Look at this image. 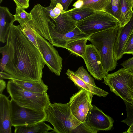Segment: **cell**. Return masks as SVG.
Listing matches in <instances>:
<instances>
[{
	"label": "cell",
	"mask_w": 133,
	"mask_h": 133,
	"mask_svg": "<svg viewBox=\"0 0 133 133\" xmlns=\"http://www.w3.org/2000/svg\"><path fill=\"white\" fill-rule=\"evenodd\" d=\"M133 32V11L132 17L129 21L124 26L119 28L114 51V58L116 61L123 57L126 44Z\"/></svg>",
	"instance_id": "obj_14"
},
{
	"label": "cell",
	"mask_w": 133,
	"mask_h": 133,
	"mask_svg": "<svg viewBox=\"0 0 133 133\" xmlns=\"http://www.w3.org/2000/svg\"><path fill=\"white\" fill-rule=\"evenodd\" d=\"M20 26L13 23L9 29L6 44L9 47L10 59L4 71L19 80L41 82L45 65L44 58L22 31Z\"/></svg>",
	"instance_id": "obj_1"
},
{
	"label": "cell",
	"mask_w": 133,
	"mask_h": 133,
	"mask_svg": "<svg viewBox=\"0 0 133 133\" xmlns=\"http://www.w3.org/2000/svg\"><path fill=\"white\" fill-rule=\"evenodd\" d=\"M16 5H18L24 9L28 8L29 6L30 0H13Z\"/></svg>",
	"instance_id": "obj_33"
},
{
	"label": "cell",
	"mask_w": 133,
	"mask_h": 133,
	"mask_svg": "<svg viewBox=\"0 0 133 133\" xmlns=\"http://www.w3.org/2000/svg\"><path fill=\"white\" fill-rule=\"evenodd\" d=\"M124 54L133 55V32L128 40L125 46Z\"/></svg>",
	"instance_id": "obj_30"
},
{
	"label": "cell",
	"mask_w": 133,
	"mask_h": 133,
	"mask_svg": "<svg viewBox=\"0 0 133 133\" xmlns=\"http://www.w3.org/2000/svg\"><path fill=\"white\" fill-rule=\"evenodd\" d=\"M82 7L87 8L95 11H105L111 0H82Z\"/></svg>",
	"instance_id": "obj_23"
},
{
	"label": "cell",
	"mask_w": 133,
	"mask_h": 133,
	"mask_svg": "<svg viewBox=\"0 0 133 133\" xmlns=\"http://www.w3.org/2000/svg\"><path fill=\"white\" fill-rule=\"evenodd\" d=\"M15 133H47L49 130H53L49 124L44 122L29 125L15 126Z\"/></svg>",
	"instance_id": "obj_19"
},
{
	"label": "cell",
	"mask_w": 133,
	"mask_h": 133,
	"mask_svg": "<svg viewBox=\"0 0 133 133\" xmlns=\"http://www.w3.org/2000/svg\"><path fill=\"white\" fill-rule=\"evenodd\" d=\"M96 11L89 8L81 7L76 8L66 11L74 20L77 22L93 14Z\"/></svg>",
	"instance_id": "obj_22"
},
{
	"label": "cell",
	"mask_w": 133,
	"mask_h": 133,
	"mask_svg": "<svg viewBox=\"0 0 133 133\" xmlns=\"http://www.w3.org/2000/svg\"><path fill=\"white\" fill-rule=\"evenodd\" d=\"M90 92L82 89L73 94L68 102L71 115L81 123L85 122L87 114L92 108Z\"/></svg>",
	"instance_id": "obj_9"
},
{
	"label": "cell",
	"mask_w": 133,
	"mask_h": 133,
	"mask_svg": "<svg viewBox=\"0 0 133 133\" xmlns=\"http://www.w3.org/2000/svg\"><path fill=\"white\" fill-rule=\"evenodd\" d=\"M119 26L112 28L90 35L88 40L99 52L104 68L108 73L117 65L114 55V44Z\"/></svg>",
	"instance_id": "obj_3"
},
{
	"label": "cell",
	"mask_w": 133,
	"mask_h": 133,
	"mask_svg": "<svg viewBox=\"0 0 133 133\" xmlns=\"http://www.w3.org/2000/svg\"><path fill=\"white\" fill-rule=\"evenodd\" d=\"M6 87L5 82L3 79H0V94H2Z\"/></svg>",
	"instance_id": "obj_36"
},
{
	"label": "cell",
	"mask_w": 133,
	"mask_h": 133,
	"mask_svg": "<svg viewBox=\"0 0 133 133\" xmlns=\"http://www.w3.org/2000/svg\"><path fill=\"white\" fill-rule=\"evenodd\" d=\"M28 23L31 26L35 34L39 51L45 64L52 72L59 76L63 68L62 58L54 46Z\"/></svg>",
	"instance_id": "obj_8"
},
{
	"label": "cell",
	"mask_w": 133,
	"mask_h": 133,
	"mask_svg": "<svg viewBox=\"0 0 133 133\" xmlns=\"http://www.w3.org/2000/svg\"><path fill=\"white\" fill-rule=\"evenodd\" d=\"M10 100L5 95L0 94V133H11Z\"/></svg>",
	"instance_id": "obj_15"
},
{
	"label": "cell",
	"mask_w": 133,
	"mask_h": 133,
	"mask_svg": "<svg viewBox=\"0 0 133 133\" xmlns=\"http://www.w3.org/2000/svg\"><path fill=\"white\" fill-rule=\"evenodd\" d=\"M45 10L50 17L52 19L57 18L61 14L65 12L62 6L57 3L54 6L50 5L45 7Z\"/></svg>",
	"instance_id": "obj_28"
},
{
	"label": "cell",
	"mask_w": 133,
	"mask_h": 133,
	"mask_svg": "<svg viewBox=\"0 0 133 133\" xmlns=\"http://www.w3.org/2000/svg\"><path fill=\"white\" fill-rule=\"evenodd\" d=\"M126 107L127 117L121 122L125 123L129 126L133 124V106L130 103L124 101Z\"/></svg>",
	"instance_id": "obj_29"
},
{
	"label": "cell",
	"mask_w": 133,
	"mask_h": 133,
	"mask_svg": "<svg viewBox=\"0 0 133 133\" xmlns=\"http://www.w3.org/2000/svg\"><path fill=\"white\" fill-rule=\"evenodd\" d=\"M0 53L2 56L0 60V72H2L4 71L10 59L9 50L7 44H6L4 46L0 47Z\"/></svg>",
	"instance_id": "obj_27"
},
{
	"label": "cell",
	"mask_w": 133,
	"mask_h": 133,
	"mask_svg": "<svg viewBox=\"0 0 133 133\" xmlns=\"http://www.w3.org/2000/svg\"><path fill=\"white\" fill-rule=\"evenodd\" d=\"M128 85L129 94L132 101V103L131 104L133 106V72H132V76Z\"/></svg>",
	"instance_id": "obj_34"
},
{
	"label": "cell",
	"mask_w": 133,
	"mask_h": 133,
	"mask_svg": "<svg viewBox=\"0 0 133 133\" xmlns=\"http://www.w3.org/2000/svg\"><path fill=\"white\" fill-rule=\"evenodd\" d=\"M121 15L119 27L125 25L131 18L133 10L131 0H120Z\"/></svg>",
	"instance_id": "obj_21"
},
{
	"label": "cell",
	"mask_w": 133,
	"mask_h": 133,
	"mask_svg": "<svg viewBox=\"0 0 133 133\" xmlns=\"http://www.w3.org/2000/svg\"><path fill=\"white\" fill-rule=\"evenodd\" d=\"M6 89L11 99L22 107L44 111L51 103L46 92L40 94L26 90L11 80L7 83Z\"/></svg>",
	"instance_id": "obj_4"
},
{
	"label": "cell",
	"mask_w": 133,
	"mask_h": 133,
	"mask_svg": "<svg viewBox=\"0 0 133 133\" xmlns=\"http://www.w3.org/2000/svg\"><path fill=\"white\" fill-rule=\"evenodd\" d=\"M92 106L87 115L85 123L97 132L99 130H111L114 123L113 119L96 106Z\"/></svg>",
	"instance_id": "obj_12"
},
{
	"label": "cell",
	"mask_w": 133,
	"mask_h": 133,
	"mask_svg": "<svg viewBox=\"0 0 133 133\" xmlns=\"http://www.w3.org/2000/svg\"><path fill=\"white\" fill-rule=\"evenodd\" d=\"M105 11L116 18L120 21L121 15L120 0H111Z\"/></svg>",
	"instance_id": "obj_26"
},
{
	"label": "cell",
	"mask_w": 133,
	"mask_h": 133,
	"mask_svg": "<svg viewBox=\"0 0 133 133\" xmlns=\"http://www.w3.org/2000/svg\"><path fill=\"white\" fill-rule=\"evenodd\" d=\"M24 8L16 5L15 14L14 15L15 21H17L21 25L28 23L32 19V16L30 13L27 12Z\"/></svg>",
	"instance_id": "obj_24"
},
{
	"label": "cell",
	"mask_w": 133,
	"mask_h": 133,
	"mask_svg": "<svg viewBox=\"0 0 133 133\" xmlns=\"http://www.w3.org/2000/svg\"><path fill=\"white\" fill-rule=\"evenodd\" d=\"M121 65L123 68L133 72V57L123 62Z\"/></svg>",
	"instance_id": "obj_32"
},
{
	"label": "cell",
	"mask_w": 133,
	"mask_h": 133,
	"mask_svg": "<svg viewBox=\"0 0 133 133\" xmlns=\"http://www.w3.org/2000/svg\"><path fill=\"white\" fill-rule=\"evenodd\" d=\"M73 0H51L50 5L54 6L57 3L60 4L63 6L64 10L67 11L69 5Z\"/></svg>",
	"instance_id": "obj_31"
},
{
	"label": "cell",
	"mask_w": 133,
	"mask_h": 133,
	"mask_svg": "<svg viewBox=\"0 0 133 133\" xmlns=\"http://www.w3.org/2000/svg\"><path fill=\"white\" fill-rule=\"evenodd\" d=\"M23 89L31 92L43 94L46 92L48 86L42 80L40 82L23 81L12 78L11 79Z\"/></svg>",
	"instance_id": "obj_18"
},
{
	"label": "cell",
	"mask_w": 133,
	"mask_h": 133,
	"mask_svg": "<svg viewBox=\"0 0 133 133\" xmlns=\"http://www.w3.org/2000/svg\"><path fill=\"white\" fill-rule=\"evenodd\" d=\"M132 74L130 70L121 68L113 73H108L103 78V83L108 86L111 91L116 95L131 104L128 84Z\"/></svg>",
	"instance_id": "obj_6"
},
{
	"label": "cell",
	"mask_w": 133,
	"mask_h": 133,
	"mask_svg": "<svg viewBox=\"0 0 133 133\" xmlns=\"http://www.w3.org/2000/svg\"><path fill=\"white\" fill-rule=\"evenodd\" d=\"M20 25V28L22 31L40 52L36 36L31 26L28 23H24Z\"/></svg>",
	"instance_id": "obj_25"
},
{
	"label": "cell",
	"mask_w": 133,
	"mask_h": 133,
	"mask_svg": "<svg viewBox=\"0 0 133 133\" xmlns=\"http://www.w3.org/2000/svg\"><path fill=\"white\" fill-rule=\"evenodd\" d=\"M49 29L52 44L57 47L65 48L66 45L73 41L84 38H88L89 36L82 32L77 26L72 30L64 34L56 32L52 25L51 18L49 22Z\"/></svg>",
	"instance_id": "obj_13"
},
{
	"label": "cell",
	"mask_w": 133,
	"mask_h": 133,
	"mask_svg": "<svg viewBox=\"0 0 133 133\" xmlns=\"http://www.w3.org/2000/svg\"><path fill=\"white\" fill-rule=\"evenodd\" d=\"M130 127L127 130V131L125 132H130L131 131V132H133V124L129 126Z\"/></svg>",
	"instance_id": "obj_38"
},
{
	"label": "cell",
	"mask_w": 133,
	"mask_h": 133,
	"mask_svg": "<svg viewBox=\"0 0 133 133\" xmlns=\"http://www.w3.org/2000/svg\"><path fill=\"white\" fill-rule=\"evenodd\" d=\"M30 13L32 15V19L28 23L39 34L52 44L49 26L50 17L46 12L45 7L38 4L34 6Z\"/></svg>",
	"instance_id": "obj_11"
},
{
	"label": "cell",
	"mask_w": 133,
	"mask_h": 133,
	"mask_svg": "<svg viewBox=\"0 0 133 133\" xmlns=\"http://www.w3.org/2000/svg\"><path fill=\"white\" fill-rule=\"evenodd\" d=\"M14 15L6 7L0 6V41L3 43L6 41L9 28L15 21Z\"/></svg>",
	"instance_id": "obj_17"
},
{
	"label": "cell",
	"mask_w": 133,
	"mask_h": 133,
	"mask_svg": "<svg viewBox=\"0 0 133 133\" xmlns=\"http://www.w3.org/2000/svg\"><path fill=\"white\" fill-rule=\"evenodd\" d=\"M52 25L57 32L64 34L74 30L77 26V22L72 19L66 11L55 19H52Z\"/></svg>",
	"instance_id": "obj_16"
},
{
	"label": "cell",
	"mask_w": 133,
	"mask_h": 133,
	"mask_svg": "<svg viewBox=\"0 0 133 133\" xmlns=\"http://www.w3.org/2000/svg\"><path fill=\"white\" fill-rule=\"evenodd\" d=\"M10 112L12 126L14 127L45 122L46 117L44 110H37L21 106L12 99L10 100Z\"/></svg>",
	"instance_id": "obj_7"
},
{
	"label": "cell",
	"mask_w": 133,
	"mask_h": 133,
	"mask_svg": "<svg viewBox=\"0 0 133 133\" xmlns=\"http://www.w3.org/2000/svg\"><path fill=\"white\" fill-rule=\"evenodd\" d=\"M48 122L53 126L51 132L57 133H96L85 122L81 123L71 115L69 103H51L45 110Z\"/></svg>",
	"instance_id": "obj_2"
},
{
	"label": "cell",
	"mask_w": 133,
	"mask_h": 133,
	"mask_svg": "<svg viewBox=\"0 0 133 133\" xmlns=\"http://www.w3.org/2000/svg\"><path fill=\"white\" fill-rule=\"evenodd\" d=\"M13 78L9 74L5 71L0 72V79H11Z\"/></svg>",
	"instance_id": "obj_35"
},
{
	"label": "cell",
	"mask_w": 133,
	"mask_h": 133,
	"mask_svg": "<svg viewBox=\"0 0 133 133\" xmlns=\"http://www.w3.org/2000/svg\"><path fill=\"white\" fill-rule=\"evenodd\" d=\"M88 39L84 38L73 41L68 44L65 49L72 54L83 58L85 51L86 43Z\"/></svg>",
	"instance_id": "obj_20"
},
{
	"label": "cell",
	"mask_w": 133,
	"mask_h": 133,
	"mask_svg": "<svg viewBox=\"0 0 133 133\" xmlns=\"http://www.w3.org/2000/svg\"><path fill=\"white\" fill-rule=\"evenodd\" d=\"M132 3V8H133V0H131Z\"/></svg>",
	"instance_id": "obj_39"
},
{
	"label": "cell",
	"mask_w": 133,
	"mask_h": 133,
	"mask_svg": "<svg viewBox=\"0 0 133 133\" xmlns=\"http://www.w3.org/2000/svg\"><path fill=\"white\" fill-rule=\"evenodd\" d=\"M83 1L82 0H78L72 6L76 8L81 7L83 4Z\"/></svg>",
	"instance_id": "obj_37"
},
{
	"label": "cell",
	"mask_w": 133,
	"mask_h": 133,
	"mask_svg": "<svg viewBox=\"0 0 133 133\" xmlns=\"http://www.w3.org/2000/svg\"><path fill=\"white\" fill-rule=\"evenodd\" d=\"M120 21L104 11H96L93 14L77 22V26L89 36L109 29L119 26Z\"/></svg>",
	"instance_id": "obj_5"
},
{
	"label": "cell",
	"mask_w": 133,
	"mask_h": 133,
	"mask_svg": "<svg viewBox=\"0 0 133 133\" xmlns=\"http://www.w3.org/2000/svg\"><path fill=\"white\" fill-rule=\"evenodd\" d=\"M3 0H0V3H1L2 1Z\"/></svg>",
	"instance_id": "obj_40"
},
{
	"label": "cell",
	"mask_w": 133,
	"mask_h": 133,
	"mask_svg": "<svg viewBox=\"0 0 133 133\" xmlns=\"http://www.w3.org/2000/svg\"><path fill=\"white\" fill-rule=\"evenodd\" d=\"M83 58L88 71L95 79L102 80L108 74L103 67L99 52L92 44L87 45Z\"/></svg>",
	"instance_id": "obj_10"
}]
</instances>
